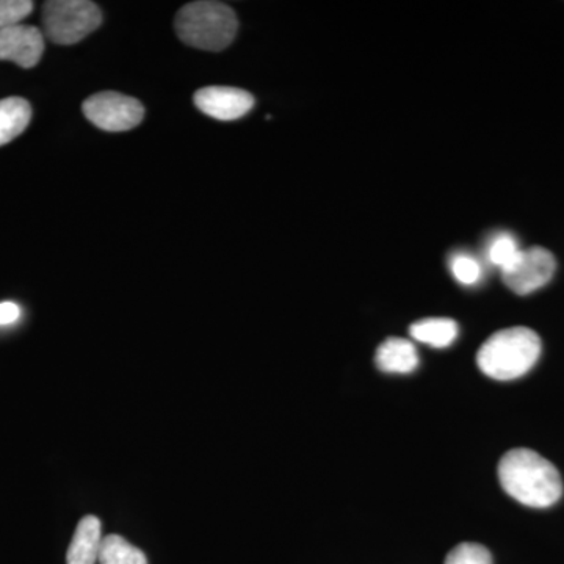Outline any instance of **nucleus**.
Masks as SVG:
<instances>
[{
	"label": "nucleus",
	"instance_id": "obj_1",
	"mask_svg": "<svg viewBox=\"0 0 564 564\" xmlns=\"http://www.w3.org/2000/svg\"><path fill=\"white\" fill-rule=\"evenodd\" d=\"M499 480L505 491L527 507H552L563 494L562 477L554 464L529 448H514L503 455Z\"/></svg>",
	"mask_w": 564,
	"mask_h": 564
},
{
	"label": "nucleus",
	"instance_id": "obj_2",
	"mask_svg": "<svg viewBox=\"0 0 564 564\" xmlns=\"http://www.w3.org/2000/svg\"><path fill=\"white\" fill-rule=\"evenodd\" d=\"M541 355V339L524 326L494 333L477 352V364L486 377L511 381L533 369Z\"/></svg>",
	"mask_w": 564,
	"mask_h": 564
},
{
	"label": "nucleus",
	"instance_id": "obj_3",
	"mask_svg": "<svg viewBox=\"0 0 564 564\" xmlns=\"http://www.w3.org/2000/svg\"><path fill=\"white\" fill-rule=\"evenodd\" d=\"M177 36L202 51H223L232 43L239 29L231 7L220 2H192L177 13Z\"/></svg>",
	"mask_w": 564,
	"mask_h": 564
},
{
	"label": "nucleus",
	"instance_id": "obj_4",
	"mask_svg": "<svg viewBox=\"0 0 564 564\" xmlns=\"http://www.w3.org/2000/svg\"><path fill=\"white\" fill-rule=\"evenodd\" d=\"M101 22V10L88 0H51L43 7L44 32L52 43L62 46L79 43Z\"/></svg>",
	"mask_w": 564,
	"mask_h": 564
},
{
	"label": "nucleus",
	"instance_id": "obj_5",
	"mask_svg": "<svg viewBox=\"0 0 564 564\" xmlns=\"http://www.w3.org/2000/svg\"><path fill=\"white\" fill-rule=\"evenodd\" d=\"M84 113L87 120L102 131L126 132L143 121L144 107L131 96L104 91L84 102Z\"/></svg>",
	"mask_w": 564,
	"mask_h": 564
},
{
	"label": "nucleus",
	"instance_id": "obj_6",
	"mask_svg": "<svg viewBox=\"0 0 564 564\" xmlns=\"http://www.w3.org/2000/svg\"><path fill=\"white\" fill-rule=\"evenodd\" d=\"M555 256L543 247L522 250L513 267L505 270L502 278L508 289L518 295H530L544 288L554 278Z\"/></svg>",
	"mask_w": 564,
	"mask_h": 564
},
{
	"label": "nucleus",
	"instance_id": "obj_7",
	"mask_svg": "<svg viewBox=\"0 0 564 564\" xmlns=\"http://www.w3.org/2000/svg\"><path fill=\"white\" fill-rule=\"evenodd\" d=\"M195 106L215 120L234 121L252 109L254 98L240 88L206 87L196 91Z\"/></svg>",
	"mask_w": 564,
	"mask_h": 564
},
{
	"label": "nucleus",
	"instance_id": "obj_8",
	"mask_svg": "<svg viewBox=\"0 0 564 564\" xmlns=\"http://www.w3.org/2000/svg\"><path fill=\"white\" fill-rule=\"evenodd\" d=\"M43 52V33L32 25L18 24L0 31V61L17 63L21 68H33L39 65Z\"/></svg>",
	"mask_w": 564,
	"mask_h": 564
},
{
	"label": "nucleus",
	"instance_id": "obj_9",
	"mask_svg": "<svg viewBox=\"0 0 564 564\" xmlns=\"http://www.w3.org/2000/svg\"><path fill=\"white\" fill-rule=\"evenodd\" d=\"M102 524L96 516H85L74 532L66 563L96 564L102 545Z\"/></svg>",
	"mask_w": 564,
	"mask_h": 564
},
{
	"label": "nucleus",
	"instance_id": "obj_10",
	"mask_svg": "<svg viewBox=\"0 0 564 564\" xmlns=\"http://www.w3.org/2000/svg\"><path fill=\"white\" fill-rule=\"evenodd\" d=\"M375 362L381 372L411 373L419 367L417 348L402 337H391L378 347Z\"/></svg>",
	"mask_w": 564,
	"mask_h": 564
},
{
	"label": "nucleus",
	"instance_id": "obj_11",
	"mask_svg": "<svg viewBox=\"0 0 564 564\" xmlns=\"http://www.w3.org/2000/svg\"><path fill=\"white\" fill-rule=\"evenodd\" d=\"M32 120L31 104L22 98L0 101V147L10 143L28 129Z\"/></svg>",
	"mask_w": 564,
	"mask_h": 564
},
{
	"label": "nucleus",
	"instance_id": "obj_12",
	"mask_svg": "<svg viewBox=\"0 0 564 564\" xmlns=\"http://www.w3.org/2000/svg\"><path fill=\"white\" fill-rule=\"evenodd\" d=\"M458 325L452 318H425L411 325L410 334L417 343L434 348L451 347L458 337Z\"/></svg>",
	"mask_w": 564,
	"mask_h": 564
},
{
	"label": "nucleus",
	"instance_id": "obj_13",
	"mask_svg": "<svg viewBox=\"0 0 564 564\" xmlns=\"http://www.w3.org/2000/svg\"><path fill=\"white\" fill-rule=\"evenodd\" d=\"M99 564H148L147 555L139 547L128 543L120 534L104 538L99 551Z\"/></svg>",
	"mask_w": 564,
	"mask_h": 564
},
{
	"label": "nucleus",
	"instance_id": "obj_14",
	"mask_svg": "<svg viewBox=\"0 0 564 564\" xmlns=\"http://www.w3.org/2000/svg\"><path fill=\"white\" fill-rule=\"evenodd\" d=\"M521 252V247L514 236H511L510 232H499L489 240L486 258L491 265L497 267L503 273L505 270L514 265Z\"/></svg>",
	"mask_w": 564,
	"mask_h": 564
},
{
	"label": "nucleus",
	"instance_id": "obj_15",
	"mask_svg": "<svg viewBox=\"0 0 564 564\" xmlns=\"http://www.w3.org/2000/svg\"><path fill=\"white\" fill-rule=\"evenodd\" d=\"M451 272L463 285H475L484 278V267L469 252H455L451 258Z\"/></svg>",
	"mask_w": 564,
	"mask_h": 564
},
{
	"label": "nucleus",
	"instance_id": "obj_16",
	"mask_svg": "<svg viewBox=\"0 0 564 564\" xmlns=\"http://www.w3.org/2000/svg\"><path fill=\"white\" fill-rule=\"evenodd\" d=\"M445 564H492V556L485 545L463 543L452 549Z\"/></svg>",
	"mask_w": 564,
	"mask_h": 564
},
{
	"label": "nucleus",
	"instance_id": "obj_17",
	"mask_svg": "<svg viewBox=\"0 0 564 564\" xmlns=\"http://www.w3.org/2000/svg\"><path fill=\"white\" fill-rule=\"evenodd\" d=\"M32 11L31 0H0V31L21 24Z\"/></svg>",
	"mask_w": 564,
	"mask_h": 564
},
{
	"label": "nucleus",
	"instance_id": "obj_18",
	"mask_svg": "<svg viewBox=\"0 0 564 564\" xmlns=\"http://www.w3.org/2000/svg\"><path fill=\"white\" fill-rule=\"evenodd\" d=\"M21 317V310L18 304L6 302L0 303V326L11 325Z\"/></svg>",
	"mask_w": 564,
	"mask_h": 564
}]
</instances>
